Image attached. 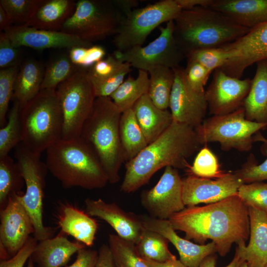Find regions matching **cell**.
<instances>
[{
  "mask_svg": "<svg viewBox=\"0 0 267 267\" xmlns=\"http://www.w3.org/2000/svg\"><path fill=\"white\" fill-rule=\"evenodd\" d=\"M175 230L185 233V238L204 244L211 239L222 257L233 243L245 242L250 236L249 209L235 195L203 206L185 207L169 219Z\"/></svg>",
  "mask_w": 267,
  "mask_h": 267,
  "instance_id": "1",
  "label": "cell"
},
{
  "mask_svg": "<svg viewBox=\"0 0 267 267\" xmlns=\"http://www.w3.org/2000/svg\"><path fill=\"white\" fill-rule=\"evenodd\" d=\"M201 145L194 128L173 121L156 140L126 162L121 190L127 193L136 191L163 168L170 166L188 171L191 165L187 159Z\"/></svg>",
  "mask_w": 267,
  "mask_h": 267,
  "instance_id": "2",
  "label": "cell"
},
{
  "mask_svg": "<svg viewBox=\"0 0 267 267\" xmlns=\"http://www.w3.org/2000/svg\"><path fill=\"white\" fill-rule=\"evenodd\" d=\"M174 23L175 39L185 56L196 49L221 47L250 30L218 11L201 6L182 10Z\"/></svg>",
  "mask_w": 267,
  "mask_h": 267,
  "instance_id": "3",
  "label": "cell"
},
{
  "mask_svg": "<svg viewBox=\"0 0 267 267\" xmlns=\"http://www.w3.org/2000/svg\"><path fill=\"white\" fill-rule=\"evenodd\" d=\"M46 151L48 171L65 188L100 189L108 182L97 156L80 137L61 139Z\"/></svg>",
  "mask_w": 267,
  "mask_h": 267,
  "instance_id": "4",
  "label": "cell"
},
{
  "mask_svg": "<svg viewBox=\"0 0 267 267\" xmlns=\"http://www.w3.org/2000/svg\"><path fill=\"white\" fill-rule=\"evenodd\" d=\"M121 114L110 97H96L80 136L93 150L112 184L119 181L125 161L119 134Z\"/></svg>",
  "mask_w": 267,
  "mask_h": 267,
  "instance_id": "5",
  "label": "cell"
},
{
  "mask_svg": "<svg viewBox=\"0 0 267 267\" xmlns=\"http://www.w3.org/2000/svg\"><path fill=\"white\" fill-rule=\"evenodd\" d=\"M21 143L38 154L62 139L63 119L56 89H42L21 109Z\"/></svg>",
  "mask_w": 267,
  "mask_h": 267,
  "instance_id": "6",
  "label": "cell"
},
{
  "mask_svg": "<svg viewBox=\"0 0 267 267\" xmlns=\"http://www.w3.org/2000/svg\"><path fill=\"white\" fill-rule=\"evenodd\" d=\"M40 156L21 142L15 148L14 157L26 185L25 192L18 193L17 196L32 221L34 237L38 241L51 238L53 232L52 228L43 223L44 188L48 169Z\"/></svg>",
  "mask_w": 267,
  "mask_h": 267,
  "instance_id": "7",
  "label": "cell"
},
{
  "mask_svg": "<svg viewBox=\"0 0 267 267\" xmlns=\"http://www.w3.org/2000/svg\"><path fill=\"white\" fill-rule=\"evenodd\" d=\"M124 16L113 0H79L60 31L92 43L115 36Z\"/></svg>",
  "mask_w": 267,
  "mask_h": 267,
  "instance_id": "8",
  "label": "cell"
},
{
  "mask_svg": "<svg viewBox=\"0 0 267 267\" xmlns=\"http://www.w3.org/2000/svg\"><path fill=\"white\" fill-rule=\"evenodd\" d=\"M267 127V124L246 119L242 106L232 113L204 119L194 129L201 145L216 142L224 151L248 152L253 147L254 135Z\"/></svg>",
  "mask_w": 267,
  "mask_h": 267,
  "instance_id": "9",
  "label": "cell"
},
{
  "mask_svg": "<svg viewBox=\"0 0 267 267\" xmlns=\"http://www.w3.org/2000/svg\"><path fill=\"white\" fill-rule=\"evenodd\" d=\"M56 91L62 114V139L80 137L96 98L88 69L80 68Z\"/></svg>",
  "mask_w": 267,
  "mask_h": 267,
  "instance_id": "10",
  "label": "cell"
},
{
  "mask_svg": "<svg viewBox=\"0 0 267 267\" xmlns=\"http://www.w3.org/2000/svg\"><path fill=\"white\" fill-rule=\"evenodd\" d=\"M182 9L176 0H162L125 15L113 42L116 50L142 46L150 33L161 24L174 21Z\"/></svg>",
  "mask_w": 267,
  "mask_h": 267,
  "instance_id": "11",
  "label": "cell"
},
{
  "mask_svg": "<svg viewBox=\"0 0 267 267\" xmlns=\"http://www.w3.org/2000/svg\"><path fill=\"white\" fill-rule=\"evenodd\" d=\"M174 27V21H170L165 27H159V36L147 45L134 46L124 51L116 50L113 55L138 70L148 72L158 66L178 68L185 56L176 41Z\"/></svg>",
  "mask_w": 267,
  "mask_h": 267,
  "instance_id": "12",
  "label": "cell"
},
{
  "mask_svg": "<svg viewBox=\"0 0 267 267\" xmlns=\"http://www.w3.org/2000/svg\"><path fill=\"white\" fill-rule=\"evenodd\" d=\"M142 205L152 218L169 220L185 207L182 196V179L177 169L167 167L156 185L140 195Z\"/></svg>",
  "mask_w": 267,
  "mask_h": 267,
  "instance_id": "13",
  "label": "cell"
},
{
  "mask_svg": "<svg viewBox=\"0 0 267 267\" xmlns=\"http://www.w3.org/2000/svg\"><path fill=\"white\" fill-rule=\"evenodd\" d=\"M220 47L229 51L232 57L220 69L229 76L241 79L247 68L267 59V22Z\"/></svg>",
  "mask_w": 267,
  "mask_h": 267,
  "instance_id": "14",
  "label": "cell"
},
{
  "mask_svg": "<svg viewBox=\"0 0 267 267\" xmlns=\"http://www.w3.org/2000/svg\"><path fill=\"white\" fill-rule=\"evenodd\" d=\"M14 193L9 197L6 206L0 210V258L6 260L14 256L34 233L32 221Z\"/></svg>",
  "mask_w": 267,
  "mask_h": 267,
  "instance_id": "15",
  "label": "cell"
},
{
  "mask_svg": "<svg viewBox=\"0 0 267 267\" xmlns=\"http://www.w3.org/2000/svg\"><path fill=\"white\" fill-rule=\"evenodd\" d=\"M175 80L169 108L173 121L183 124L194 129L204 120L208 109L205 91H197L187 83L183 68L173 69Z\"/></svg>",
  "mask_w": 267,
  "mask_h": 267,
  "instance_id": "16",
  "label": "cell"
},
{
  "mask_svg": "<svg viewBox=\"0 0 267 267\" xmlns=\"http://www.w3.org/2000/svg\"><path fill=\"white\" fill-rule=\"evenodd\" d=\"M251 81L250 78L241 79L229 76L220 68L215 70L210 85L205 90L210 114H227L242 107Z\"/></svg>",
  "mask_w": 267,
  "mask_h": 267,
  "instance_id": "17",
  "label": "cell"
},
{
  "mask_svg": "<svg viewBox=\"0 0 267 267\" xmlns=\"http://www.w3.org/2000/svg\"><path fill=\"white\" fill-rule=\"evenodd\" d=\"M244 183L234 173H226L215 179L190 175L182 179V196L187 207L211 204L237 195Z\"/></svg>",
  "mask_w": 267,
  "mask_h": 267,
  "instance_id": "18",
  "label": "cell"
},
{
  "mask_svg": "<svg viewBox=\"0 0 267 267\" xmlns=\"http://www.w3.org/2000/svg\"><path fill=\"white\" fill-rule=\"evenodd\" d=\"M16 47L26 46L37 50L51 48L69 49L77 46L89 47L92 43L60 31L37 29L26 25L11 26L4 31Z\"/></svg>",
  "mask_w": 267,
  "mask_h": 267,
  "instance_id": "19",
  "label": "cell"
},
{
  "mask_svg": "<svg viewBox=\"0 0 267 267\" xmlns=\"http://www.w3.org/2000/svg\"><path fill=\"white\" fill-rule=\"evenodd\" d=\"M86 213L107 222L121 238L136 244L144 229L140 217L127 212L115 203L102 199L87 198L85 201Z\"/></svg>",
  "mask_w": 267,
  "mask_h": 267,
  "instance_id": "20",
  "label": "cell"
},
{
  "mask_svg": "<svg viewBox=\"0 0 267 267\" xmlns=\"http://www.w3.org/2000/svg\"><path fill=\"white\" fill-rule=\"evenodd\" d=\"M140 217L144 228L164 236L178 251L180 261L188 267H199L206 257L217 252L213 241L207 244H198L180 237L169 220L157 219L146 216Z\"/></svg>",
  "mask_w": 267,
  "mask_h": 267,
  "instance_id": "21",
  "label": "cell"
},
{
  "mask_svg": "<svg viewBox=\"0 0 267 267\" xmlns=\"http://www.w3.org/2000/svg\"><path fill=\"white\" fill-rule=\"evenodd\" d=\"M250 218V239L238 243L235 253L249 267H266L267 264V213L248 207Z\"/></svg>",
  "mask_w": 267,
  "mask_h": 267,
  "instance_id": "22",
  "label": "cell"
},
{
  "mask_svg": "<svg viewBox=\"0 0 267 267\" xmlns=\"http://www.w3.org/2000/svg\"><path fill=\"white\" fill-rule=\"evenodd\" d=\"M209 7L250 29L267 22V0H212Z\"/></svg>",
  "mask_w": 267,
  "mask_h": 267,
  "instance_id": "23",
  "label": "cell"
},
{
  "mask_svg": "<svg viewBox=\"0 0 267 267\" xmlns=\"http://www.w3.org/2000/svg\"><path fill=\"white\" fill-rule=\"evenodd\" d=\"M86 246L80 242H73L59 233L37 243L30 257L38 267H61L71 256Z\"/></svg>",
  "mask_w": 267,
  "mask_h": 267,
  "instance_id": "24",
  "label": "cell"
},
{
  "mask_svg": "<svg viewBox=\"0 0 267 267\" xmlns=\"http://www.w3.org/2000/svg\"><path fill=\"white\" fill-rule=\"evenodd\" d=\"M132 109L148 144L156 140L173 122L171 112L156 107L148 93L137 101Z\"/></svg>",
  "mask_w": 267,
  "mask_h": 267,
  "instance_id": "25",
  "label": "cell"
},
{
  "mask_svg": "<svg viewBox=\"0 0 267 267\" xmlns=\"http://www.w3.org/2000/svg\"><path fill=\"white\" fill-rule=\"evenodd\" d=\"M243 107L246 119L267 124V59L258 62Z\"/></svg>",
  "mask_w": 267,
  "mask_h": 267,
  "instance_id": "26",
  "label": "cell"
},
{
  "mask_svg": "<svg viewBox=\"0 0 267 267\" xmlns=\"http://www.w3.org/2000/svg\"><path fill=\"white\" fill-rule=\"evenodd\" d=\"M76 4V2L73 0H42L25 25L37 29L60 31L74 13Z\"/></svg>",
  "mask_w": 267,
  "mask_h": 267,
  "instance_id": "27",
  "label": "cell"
},
{
  "mask_svg": "<svg viewBox=\"0 0 267 267\" xmlns=\"http://www.w3.org/2000/svg\"><path fill=\"white\" fill-rule=\"evenodd\" d=\"M58 224L63 233L73 236L86 246L93 244L98 224L87 213L70 206H65Z\"/></svg>",
  "mask_w": 267,
  "mask_h": 267,
  "instance_id": "28",
  "label": "cell"
},
{
  "mask_svg": "<svg viewBox=\"0 0 267 267\" xmlns=\"http://www.w3.org/2000/svg\"><path fill=\"white\" fill-rule=\"evenodd\" d=\"M44 70L37 61L30 59L20 67L12 99L18 102L21 109L41 90Z\"/></svg>",
  "mask_w": 267,
  "mask_h": 267,
  "instance_id": "29",
  "label": "cell"
},
{
  "mask_svg": "<svg viewBox=\"0 0 267 267\" xmlns=\"http://www.w3.org/2000/svg\"><path fill=\"white\" fill-rule=\"evenodd\" d=\"M119 134L126 162L135 157L148 145L132 108L122 113Z\"/></svg>",
  "mask_w": 267,
  "mask_h": 267,
  "instance_id": "30",
  "label": "cell"
},
{
  "mask_svg": "<svg viewBox=\"0 0 267 267\" xmlns=\"http://www.w3.org/2000/svg\"><path fill=\"white\" fill-rule=\"evenodd\" d=\"M149 83L148 72L139 70L136 78L129 76L111 94L110 97L123 113L133 108L137 101L148 93Z\"/></svg>",
  "mask_w": 267,
  "mask_h": 267,
  "instance_id": "31",
  "label": "cell"
},
{
  "mask_svg": "<svg viewBox=\"0 0 267 267\" xmlns=\"http://www.w3.org/2000/svg\"><path fill=\"white\" fill-rule=\"evenodd\" d=\"M148 73L149 78L148 94L150 99L159 109H168L175 80L173 69L158 66Z\"/></svg>",
  "mask_w": 267,
  "mask_h": 267,
  "instance_id": "32",
  "label": "cell"
},
{
  "mask_svg": "<svg viewBox=\"0 0 267 267\" xmlns=\"http://www.w3.org/2000/svg\"><path fill=\"white\" fill-rule=\"evenodd\" d=\"M168 242L161 234L144 228L135 246L141 258L164 263L176 258L169 249Z\"/></svg>",
  "mask_w": 267,
  "mask_h": 267,
  "instance_id": "33",
  "label": "cell"
},
{
  "mask_svg": "<svg viewBox=\"0 0 267 267\" xmlns=\"http://www.w3.org/2000/svg\"><path fill=\"white\" fill-rule=\"evenodd\" d=\"M24 183L16 161L8 155L0 157V210L6 206L11 195L21 192Z\"/></svg>",
  "mask_w": 267,
  "mask_h": 267,
  "instance_id": "34",
  "label": "cell"
},
{
  "mask_svg": "<svg viewBox=\"0 0 267 267\" xmlns=\"http://www.w3.org/2000/svg\"><path fill=\"white\" fill-rule=\"evenodd\" d=\"M21 141V108L18 102L13 100L8 120L0 129V157L8 155Z\"/></svg>",
  "mask_w": 267,
  "mask_h": 267,
  "instance_id": "35",
  "label": "cell"
},
{
  "mask_svg": "<svg viewBox=\"0 0 267 267\" xmlns=\"http://www.w3.org/2000/svg\"><path fill=\"white\" fill-rule=\"evenodd\" d=\"M108 245L117 267H148L139 255L134 243L110 234Z\"/></svg>",
  "mask_w": 267,
  "mask_h": 267,
  "instance_id": "36",
  "label": "cell"
},
{
  "mask_svg": "<svg viewBox=\"0 0 267 267\" xmlns=\"http://www.w3.org/2000/svg\"><path fill=\"white\" fill-rule=\"evenodd\" d=\"M80 68L71 61L68 55L63 54L55 58L44 70L41 89H56Z\"/></svg>",
  "mask_w": 267,
  "mask_h": 267,
  "instance_id": "37",
  "label": "cell"
},
{
  "mask_svg": "<svg viewBox=\"0 0 267 267\" xmlns=\"http://www.w3.org/2000/svg\"><path fill=\"white\" fill-rule=\"evenodd\" d=\"M253 140L254 142L262 143L261 151L267 158L261 164H258L254 157H251L241 169L234 172L244 183L267 180V138L259 132L254 135Z\"/></svg>",
  "mask_w": 267,
  "mask_h": 267,
  "instance_id": "38",
  "label": "cell"
},
{
  "mask_svg": "<svg viewBox=\"0 0 267 267\" xmlns=\"http://www.w3.org/2000/svg\"><path fill=\"white\" fill-rule=\"evenodd\" d=\"M232 57L229 51L220 47L196 49L185 55L187 60L198 62L211 72L221 68Z\"/></svg>",
  "mask_w": 267,
  "mask_h": 267,
  "instance_id": "39",
  "label": "cell"
},
{
  "mask_svg": "<svg viewBox=\"0 0 267 267\" xmlns=\"http://www.w3.org/2000/svg\"><path fill=\"white\" fill-rule=\"evenodd\" d=\"M188 172L204 178H219L223 173L220 169L217 157L211 150L205 146L200 150Z\"/></svg>",
  "mask_w": 267,
  "mask_h": 267,
  "instance_id": "40",
  "label": "cell"
},
{
  "mask_svg": "<svg viewBox=\"0 0 267 267\" xmlns=\"http://www.w3.org/2000/svg\"><path fill=\"white\" fill-rule=\"evenodd\" d=\"M42 0H0L12 24L25 25L31 18Z\"/></svg>",
  "mask_w": 267,
  "mask_h": 267,
  "instance_id": "41",
  "label": "cell"
},
{
  "mask_svg": "<svg viewBox=\"0 0 267 267\" xmlns=\"http://www.w3.org/2000/svg\"><path fill=\"white\" fill-rule=\"evenodd\" d=\"M20 66L0 70V127L6 124L10 100L12 99L15 82Z\"/></svg>",
  "mask_w": 267,
  "mask_h": 267,
  "instance_id": "42",
  "label": "cell"
},
{
  "mask_svg": "<svg viewBox=\"0 0 267 267\" xmlns=\"http://www.w3.org/2000/svg\"><path fill=\"white\" fill-rule=\"evenodd\" d=\"M237 195L248 207L267 211V182L243 183L238 188Z\"/></svg>",
  "mask_w": 267,
  "mask_h": 267,
  "instance_id": "43",
  "label": "cell"
},
{
  "mask_svg": "<svg viewBox=\"0 0 267 267\" xmlns=\"http://www.w3.org/2000/svg\"><path fill=\"white\" fill-rule=\"evenodd\" d=\"M131 67L129 63L118 60L112 54L96 63L88 69V72L90 79L103 80Z\"/></svg>",
  "mask_w": 267,
  "mask_h": 267,
  "instance_id": "44",
  "label": "cell"
},
{
  "mask_svg": "<svg viewBox=\"0 0 267 267\" xmlns=\"http://www.w3.org/2000/svg\"><path fill=\"white\" fill-rule=\"evenodd\" d=\"M187 61L186 66L184 69L187 83L196 91H205L204 86L212 72L198 62Z\"/></svg>",
  "mask_w": 267,
  "mask_h": 267,
  "instance_id": "45",
  "label": "cell"
},
{
  "mask_svg": "<svg viewBox=\"0 0 267 267\" xmlns=\"http://www.w3.org/2000/svg\"><path fill=\"white\" fill-rule=\"evenodd\" d=\"M21 53L13 45L4 32L0 33V67L4 69L19 66Z\"/></svg>",
  "mask_w": 267,
  "mask_h": 267,
  "instance_id": "46",
  "label": "cell"
},
{
  "mask_svg": "<svg viewBox=\"0 0 267 267\" xmlns=\"http://www.w3.org/2000/svg\"><path fill=\"white\" fill-rule=\"evenodd\" d=\"M38 243V240L30 236L22 248L10 259L1 260L0 267H23L29 259Z\"/></svg>",
  "mask_w": 267,
  "mask_h": 267,
  "instance_id": "47",
  "label": "cell"
},
{
  "mask_svg": "<svg viewBox=\"0 0 267 267\" xmlns=\"http://www.w3.org/2000/svg\"><path fill=\"white\" fill-rule=\"evenodd\" d=\"M98 255L96 250L82 248L77 252L75 261L68 267H95Z\"/></svg>",
  "mask_w": 267,
  "mask_h": 267,
  "instance_id": "48",
  "label": "cell"
},
{
  "mask_svg": "<svg viewBox=\"0 0 267 267\" xmlns=\"http://www.w3.org/2000/svg\"><path fill=\"white\" fill-rule=\"evenodd\" d=\"M105 49L101 46L92 45L87 49V55L82 68L88 69L97 62L103 59Z\"/></svg>",
  "mask_w": 267,
  "mask_h": 267,
  "instance_id": "49",
  "label": "cell"
},
{
  "mask_svg": "<svg viewBox=\"0 0 267 267\" xmlns=\"http://www.w3.org/2000/svg\"><path fill=\"white\" fill-rule=\"evenodd\" d=\"M95 267H117L108 245L103 244L100 247Z\"/></svg>",
  "mask_w": 267,
  "mask_h": 267,
  "instance_id": "50",
  "label": "cell"
},
{
  "mask_svg": "<svg viewBox=\"0 0 267 267\" xmlns=\"http://www.w3.org/2000/svg\"><path fill=\"white\" fill-rule=\"evenodd\" d=\"M88 48L77 46L69 49L68 55L75 65L82 68L86 59Z\"/></svg>",
  "mask_w": 267,
  "mask_h": 267,
  "instance_id": "51",
  "label": "cell"
},
{
  "mask_svg": "<svg viewBox=\"0 0 267 267\" xmlns=\"http://www.w3.org/2000/svg\"><path fill=\"white\" fill-rule=\"evenodd\" d=\"M217 257L212 254L206 257L200 265L199 267H216ZM243 261L235 253L234 257L231 262L224 267H239Z\"/></svg>",
  "mask_w": 267,
  "mask_h": 267,
  "instance_id": "52",
  "label": "cell"
},
{
  "mask_svg": "<svg viewBox=\"0 0 267 267\" xmlns=\"http://www.w3.org/2000/svg\"><path fill=\"white\" fill-rule=\"evenodd\" d=\"M114 4L124 16L136 8L138 5L137 0H113Z\"/></svg>",
  "mask_w": 267,
  "mask_h": 267,
  "instance_id": "53",
  "label": "cell"
},
{
  "mask_svg": "<svg viewBox=\"0 0 267 267\" xmlns=\"http://www.w3.org/2000/svg\"><path fill=\"white\" fill-rule=\"evenodd\" d=\"M176 1L182 10H185L198 6L209 7L212 0H176Z\"/></svg>",
  "mask_w": 267,
  "mask_h": 267,
  "instance_id": "54",
  "label": "cell"
},
{
  "mask_svg": "<svg viewBox=\"0 0 267 267\" xmlns=\"http://www.w3.org/2000/svg\"><path fill=\"white\" fill-rule=\"evenodd\" d=\"M148 267H188L177 258L164 263H158L150 260L142 258Z\"/></svg>",
  "mask_w": 267,
  "mask_h": 267,
  "instance_id": "55",
  "label": "cell"
},
{
  "mask_svg": "<svg viewBox=\"0 0 267 267\" xmlns=\"http://www.w3.org/2000/svg\"><path fill=\"white\" fill-rule=\"evenodd\" d=\"M12 23L5 10L0 5V31H4L12 26Z\"/></svg>",
  "mask_w": 267,
  "mask_h": 267,
  "instance_id": "56",
  "label": "cell"
},
{
  "mask_svg": "<svg viewBox=\"0 0 267 267\" xmlns=\"http://www.w3.org/2000/svg\"><path fill=\"white\" fill-rule=\"evenodd\" d=\"M27 267H34V262L31 257L28 260Z\"/></svg>",
  "mask_w": 267,
  "mask_h": 267,
  "instance_id": "57",
  "label": "cell"
},
{
  "mask_svg": "<svg viewBox=\"0 0 267 267\" xmlns=\"http://www.w3.org/2000/svg\"><path fill=\"white\" fill-rule=\"evenodd\" d=\"M239 267H249L247 263L246 262H243Z\"/></svg>",
  "mask_w": 267,
  "mask_h": 267,
  "instance_id": "58",
  "label": "cell"
},
{
  "mask_svg": "<svg viewBox=\"0 0 267 267\" xmlns=\"http://www.w3.org/2000/svg\"><path fill=\"white\" fill-rule=\"evenodd\" d=\"M266 267H267V265H266Z\"/></svg>",
  "mask_w": 267,
  "mask_h": 267,
  "instance_id": "59",
  "label": "cell"
},
{
  "mask_svg": "<svg viewBox=\"0 0 267 267\" xmlns=\"http://www.w3.org/2000/svg\"><path fill=\"white\" fill-rule=\"evenodd\" d=\"M266 212H267V211Z\"/></svg>",
  "mask_w": 267,
  "mask_h": 267,
  "instance_id": "60",
  "label": "cell"
}]
</instances>
